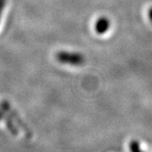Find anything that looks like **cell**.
Instances as JSON below:
<instances>
[{"label":"cell","instance_id":"2","mask_svg":"<svg viewBox=\"0 0 152 152\" xmlns=\"http://www.w3.org/2000/svg\"><path fill=\"white\" fill-rule=\"evenodd\" d=\"M110 26H111V23H110L109 19L105 16H102L98 18L95 24V31L99 35H103L108 31Z\"/></svg>","mask_w":152,"mask_h":152},{"label":"cell","instance_id":"3","mask_svg":"<svg viewBox=\"0 0 152 152\" xmlns=\"http://www.w3.org/2000/svg\"><path fill=\"white\" fill-rule=\"evenodd\" d=\"M0 120H4V121H5L6 125L8 126V128H9L10 131L12 134H17L16 129L15 128V126H14V125L11 124L10 120L4 117V113L1 112V110H0Z\"/></svg>","mask_w":152,"mask_h":152},{"label":"cell","instance_id":"1","mask_svg":"<svg viewBox=\"0 0 152 152\" xmlns=\"http://www.w3.org/2000/svg\"><path fill=\"white\" fill-rule=\"evenodd\" d=\"M56 59L60 64L71 66H81L86 63L85 56L76 52L59 51L56 53Z\"/></svg>","mask_w":152,"mask_h":152},{"label":"cell","instance_id":"5","mask_svg":"<svg viewBox=\"0 0 152 152\" xmlns=\"http://www.w3.org/2000/svg\"><path fill=\"white\" fill-rule=\"evenodd\" d=\"M148 16L150 18V20H151V21L152 22V7L148 10Z\"/></svg>","mask_w":152,"mask_h":152},{"label":"cell","instance_id":"4","mask_svg":"<svg viewBox=\"0 0 152 152\" xmlns=\"http://www.w3.org/2000/svg\"><path fill=\"white\" fill-rule=\"evenodd\" d=\"M5 4L6 0H0V21H1V18H2V15H3Z\"/></svg>","mask_w":152,"mask_h":152}]
</instances>
